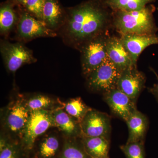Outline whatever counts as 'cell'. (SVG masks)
Wrapping results in <instances>:
<instances>
[{
  "label": "cell",
  "instance_id": "obj_1",
  "mask_svg": "<svg viewBox=\"0 0 158 158\" xmlns=\"http://www.w3.org/2000/svg\"><path fill=\"white\" fill-rule=\"evenodd\" d=\"M61 28L64 41L80 50L88 41L108 34L113 28L112 11L105 0L86 2L70 11Z\"/></svg>",
  "mask_w": 158,
  "mask_h": 158
},
{
  "label": "cell",
  "instance_id": "obj_2",
  "mask_svg": "<svg viewBox=\"0 0 158 158\" xmlns=\"http://www.w3.org/2000/svg\"><path fill=\"white\" fill-rule=\"evenodd\" d=\"M156 10L154 5L149 4L136 11H112L113 28L119 35H156L158 27L153 15Z\"/></svg>",
  "mask_w": 158,
  "mask_h": 158
},
{
  "label": "cell",
  "instance_id": "obj_3",
  "mask_svg": "<svg viewBox=\"0 0 158 158\" xmlns=\"http://www.w3.org/2000/svg\"><path fill=\"white\" fill-rule=\"evenodd\" d=\"M52 127H56V125L51 111L42 110L30 112L23 135L21 146L24 150H32L37 138Z\"/></svg>",
  "mask_w": 158,
  "mask_h": 158
},
{
  "label": "cell",
  "instance_id": "obj_4",
  "mask_svg": "<svg viewBox=\"0 0 158 158\" xmlns=\"http://www.w3.org/2000/svg\"><path fill=\"white\" fill-rule=\"evenodd\" d=\"M109 35L104 34L95 37L85 44L80 50L82 73L86 78L108 58L106 40Z\"/></svg>",
  "mask_w": 158,
  "mask_h": 158
},
{
  "label": "cell",
  "instance_id": "obj_5",
  "mask_svg": "<svg viewBox=\"0 0 158 158\" xmlns=\"http://www.w3.org/2000/svg\"><path fill=\"white\" fill-rule=\"evenodd\" d=\"M121 72L107 58L98 68L86 77L89 90L102 94L117 88Z\"/></svg>",
  "mask_w": 158,
  "mask_h": 158
},
{
  "label": "cell",
  "instance_id": "obj_6",
  "mask_svg": "<svg viewBox=\"0 0 158 158\" xmlns=\"http://www.w3.org/2000/svg\"><path fill=\"white\" fill-rule=\"evenodd\" d=\"M0 51L6 69L13 73L22 65L37 61L32 51L20 43L1 40Z\"/></svg>",
  "mask_w": 158,
  "mask_h": 158
},
{
  "label": "cell",
  "instance_id": "obj_7",
  "mask_svg": "<svg viewBox=\"0 0 158 158\" xmlns=\"http://www.w3.org/2000/svg\"><path fill=\"white\" fill-rule=\"evenodd\" d=\"M80 123L82 136L103 137L110 139L111 117L106 113L91 109Z\"/></svg>",
  "mask_w": 158,
  "mask_h": 158
},
{
  "label": "cell",
  "instance_id": "obj_8",
  "mask_svg": "<svg viewBox=\"0 0 158 158\" xmlns=\"http://www.w3.org/2000/svg\"><path fill=\"white\" fill-rule=\"evenodd\" d=\"M19 39L30 40L40 37H54L56 31L49 28L44 22L35 18L27 12L21 15L17 27Z\"/></svg>",
  "mask_w": 158,
  "mask_h": 158
},
{
  "label": "cell",
  "instance_id": "obj_9",
  "mask_svg": "<svg viewBox=\"0 0 158 158\" xmlns=\"http://www.w3.org/2000/svg\"><path fill=\"white\" fill-rule=\"evenodd\" d=\"M146 77L144 73L134 65L122 72L117 83V88L125 94L134 102L145 88Z\"/></svg>",
  "mask_w": 158,
  "mask_h": 158
},
{
  "label": "cell",
  "instance_id": "obj_10",
  "mask_svg": "<svg viewBox=\"0 0 158 158\" xmlns=\"http://www.w3.org/2000/svg\"><path fill=\"white\" fill-rule=\"evenodd\" d=\"M103 96L112 114L125 122L137 110L136 103L118 88L104 94Z\"/></svg>",
  "mask_w": 158,
  "mask_h": 158
},
{
  "label": "cell",
  "instance_id": "obj_11",
  "mask_svg": "<svg viewBox=\"0 0 158 158\" xmlns=\"http://www.w3.org/2000/svg\"><path fill=\"white\" fill-rule=\"evenodd\" d=\"M108 58L120 72L135 65L120 37L109 35L106 40Z\"/></svg>",
  "mask_w": 158,
  "mask_h": 158
},
{
  "label": "cell",
  "instance_id": "obj_12",
  "mask_svg": "<svg viewBox=\"0 0 158 158\" xmlns=\"http://www.w3.org/2000/svg\"><path fill=\"white\" fill-rule=\"evenodd\" d=\"M119 37L135 65H137L138 58L145 49L158 44L157 35L126 34L120 35Z\"/></svg>",
  "mask_w": 158,
  "mask_h": 158
},
{
  "label": "cell",
  "instance_id": "obj_13",
  "mask_svg": "<svg viewBox=\"0 0 158 158\" xmlns=\"http://www.w3.org/2000/svg\"><path fill=\"white\" fill-rule=\"evenodd\" d=\"M126 123L128 129L127 143L144 142L149 125V120L146 115L136 110Z\"/></svg>",
  "mask_w": 158,
  "mask_h": 158
},
{
  "label": "cell",
  "instance_id": "obj_14",
  "mask_svg": "<svg viewBox=\"0 0 158 158\" xmlns=\"http://www.w3.org/2000/svg\"><path fill=\"white\" fill-rule=\"evenodd\" d=\"M30 112L26 104L18 101L9 108L6 117V124L13 132L23 134Z\"/></svg>",
  "mask_w": 158,
  "mask_h": 158
},
{
  "label": "cell",
  "instance_id": "obj_15",
  "mask_svg": "<svg viewBox=\"0 0 158 158\" xmlns=\"http://www.w3.org/2000/svg\"><path fill=\"white\" fill-rule=\"evenodd\" d=\"M52 113L56 127L59 128L69 137L81 138L82 133L80 123L77 119L61 109L52 111Z\"/></svg>",
  "mask_w": 158,
  "mask_h": 158
},
{
  "label": "cell",
  "instance_id": "obj_16",
  "mask_svg": "<svg viewBox=\"0 0 158 158\" xmlns=\"http://www.w3.org/2000/svg\"><path fill=\"white\" fill-rule=\"evenodd\" d=\"M86 152L91 158H103L109 156L110 139L103 137H81Z\"/></svg>",
  "mask_w": 158,
  "mask_h": 158
},
{
  "label": "cell",
  "instance_id": "obj_17",
  "mask_svg": "<svg viewBox=\"0 0 158 158\" xmlns=\"http://www.w3.org/2000/svg\"><path fill=\"white\" fill-rule=\"evenodd\" d=\"M43 21L53 31H56L61 27L64 21L62 9L57 0H45L43 10Z\"/></svg>",
  "mask_w": 158,
  "mask_h": 158
},
{
  "label": "cell",
  "instance_id": "obj_18",
  "mask_svg": "<svg viewBox=\"0 0 158 158\" xmlns=\"http://www.w3.org/2000/svg\"><path fill=\"white\" fill-rule=\"evenodd\" d=\"M62 148L56 137L49 136L40 143L34 158H58Z\"/></svg>",
  "mask_w": 158,
  "mask_h": 158
},
{
  "label": "cell",
  "instance_id": "obj_19",
  "mask_svg": "<svg viewBox=\"0 0 158 158\" xmlns=\"http://www.w3.org/2000/svg\"><path fill=\"white\" fill-rule=\"evenodd\" d=\"M157 0H105L112 11H131L140 10Z\"/></svg>",
  "mask_w": 158,
  "mask_h": 158
},
{
  "label": "cell",
  "instance_id": "obj_20",
  "mask_svg": "<svg viewBox=\"0 0 158 158\" xmlns=\"http://www.w3.org/2000/svg\"><path fill=\"white\" fill-rule=\"evenodd\" d=\"M58 158H91L84 148L81 140H66Z\"/></svg>",
  "mask_w": 158,
  "mask_h": 158
},
{
  "label": "cell",
  "instance_id": "obj_21",
  "mask_svg": "<svg viewBox=\"0 0 158 158\" xmlns=\"http://www.w3.org/2000/svg\"><path fill=\"white\" fill-rule=\"evenodd\" d=\"M17 18L14 10L10 5L1 7L0 10V32L1 35H8L14 27Z\"/></svg>",
  "mask_w": 158,
  "mask_h": 158
},
{
  "label": "cell",
  "instance_id": "obj_22",
  "mask_svg": "<svg viewBox=\"0 0 158 158\" xmlns=\"http://www.w3.org/2000/svg\"><path fill=\"white\" fill-rule=\"evenodd\" d=\"M65 109L66 113L80 123L91 108L85 104L81 98H77L65 104Z\"/></svg>",
  "mask_w": 158,
  "mask_h": 158
},
{
  "label": "cell",
  "instance_id": "obj_23",
  "mask_svg": "<svg viewBox=\"0 0 158 158\" xmlns=\"http://www.w3.org/2000/svg\"><path fill=\"white\" fill-rule=\"evenodd\" d=\"M126 158H145L144 142L126 143L120 146Z\"/></svg>",
  "mask_w": 158,
  "mask_h": 158
},
{
  "label": "cell",
  "instance_id": "obj_24",
  "mask_svg": "<svg viewBox=\"0 0 158 158\" xmlns=\"http://www.w3.org/2000/svg\"><path fill=\"white\" fill-rule=\"evenodd\" d=\"M51 98L45 95H39L30 99L26 103L29 112L46 110L52 104Z\"/></svg>",
  "mask_w": 158,
  "mask_h": 158
},
{
  "label": "cell",
  "instance_id": "obj_25",
  "mask_svg": "<svg viewBox=\"0 0 158 158\" xmlns=\"http://www.w3.org/2000/svg\"><path fill=\"white\" fill-rule=\"evenodd\" d=\"M22 150H24L22 146L19 147L17 144L8 142L2 149L0 150V158H22Z\"/></svg>",
  "mask_w": 158,
  "mask_h": 158
},
{
  "label": "cell",
  "instance_id": "obj_26",
  "mask_svg": "<svg viewBox=\"0 0 158 158\" xmlns=\"http://www.w3.org/2000/svg\"><path fill=\"white\" fill-rule=\"evenodd\" d=\"M45 0H27L24 6L37 19L43 21V10Z\"/></svg>",
  "mask_w": 158,
  "mask_h": 158
},
{
  "label": "cell",
  "instance_id": "obj_27",
  "mask_svg": "<svg viewBox=\"0 0 158 158\" xmlns=\"http://www.w3.org/2000/svg\"><path fill=\"white\" fill-rule=\"evenodd\" d=\"M150 69L152 71V72L155 74L156 77V78L158 80V83L154 84L151 88H148V92L151 93L154 96L156 99V100L157 102H158V75L153 69L151 68V67Z\"/></svg>",
  "mask_w": 158,
  "mask_h": 158
},
{
  "label": "cell",
  "instance_id": "obj_28",
  "mask_svg": "<svg viewBox=\"0 0 158 158\" xmlns=\"http://www.w3.org/2000/svg\"><path fill=\"white\" fill-rule=\"evenodd\" d=\"M17 1L19 2L22 3L23 5H24L25 3L26 2L27 0H17Z\"/></svg>",
  "mask_w": 158,
  "mask_h": 158
},
{
  "label": "cell",
  "instance_id": "obj_29",
  "mask_svg": "<svg viewBox=\"0 0 158 158\" xmlns=\"http://www.w3.org/2000/svg\"><path fill=\"white\" fill-rule=\"evenodd\" d=\"M103 158H109V156Z\"/></svg>",
  "mask_w": 158,
  "mask_h": 158
},
{
  "label": "cell",
  "instance_id": "obj_30",
  "mask_svg": "<svg viewBox=\"0 0 158 158\" xmlns=\"http://www.w3.org/2000/svg\"><path fill=\"white\" fill-rule=\"evenodd\" d=\"M157 10L158 11V8H157Z\"/></svg>",
  "mask_w": 158,
  "mask_h": 158
}]
</instances>
